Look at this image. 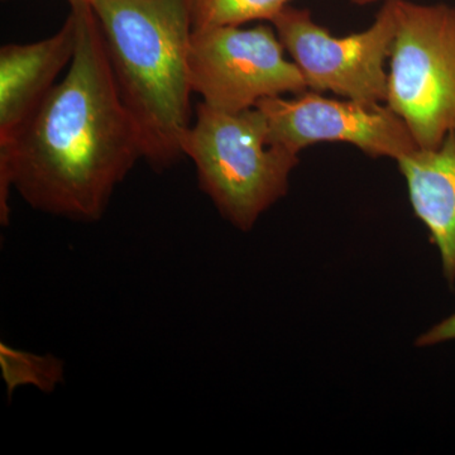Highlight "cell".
Returning <instances> with one entry per match:
<instances>
[{
	"instance_id": "obj_1",
	"label": "cell",
	"mask_w": 455,
	"mask_h": 455,
	"mask_svg": "<svg viewBox=\"0 0 455 455\" xmlns=\"http://www.w3.org/2000/svg\"><path fill=\"white\" fill-rule=\"evenodd\" d=\"M77 40L57 83L16 136L0 145V221L7 227L12 188L31 208L94 223L140 160L142 132L123 103L92 5L71 8Z\"/></svg>"
},
{
	"instance_id": "obj_8",
	"label": "cell",
	"mask_w": 455,
	"mask_h": 455,
	"mask_svg": "<svg viewBox=\"0 0 455 455\" xmlns=\"http://www.w3.org/2000/svg\"><path fill=\"white\" fill-rule=\"evenodd\" d=\"M73 12L50 37L0 49V145L9 142L70 66L76 47Z\"/></svg>"
},
{
	"instance_id": "obj_6",
	"label": "cell",
	"mask_w": 455,
	"mask_h": 455,
	"mask_svg": "<svg viewBox=\"0 0 455 455\" xmlns=\"http://www.w3.org/2000/svg\"><path fill=\"white\" fill-rule=\"evenodd\" d=\"M272 26L286 52L301 71L307 89L359 103L385 104L396 20L392 0L364 31L335 37L317 25L309 9L287 5Z\"/></svg>"
},
{
	"instance_id": "obj_3",
	"label": "cell",
	"mask_w": 455,
	"mask_h": 455,
	"mask_svg": "<svg viewBox=\"0 0 455 455\" xmlns=\"http://www.w3.org/2000/svg\"><path fill=\"white\" fill-rule=\"evenodd\" d=\"M181 149L196 166L200 190L243 232L286 196L300 161L295 152L269 143L267 121L259 108L224 112L203 101Z\"/></svg>"
},
{
	"instance_id": "obj_7",
	"label": "cell",
	"mask_w": 455,
	"mask_h": 455,
	"mask_svg": "<svg viewBox=\"0 0 455 455\" xmlns=\"http://www.w3.org/2000/svg\"><path fill=\"white\" fill-rule=\"evenodd\" d=\"M256 107L267 121L269 143L298 155L316 143L340 142L397 163L419 149L405 122L386 104L339 100L307 90L292 98L263 99Z\"/></svg>"
},
{
	"instance_id": "obj_13",
	"label": "cell",
	"mask_w": 455,
	"mask_h": 455,
	"mask_svg": "<svg viewBox=\"0 0 455 455\" xmlns=\"http://www.w3.org/2000/svg\"><path fill=\"white\" fill-rule=\"evenodd\" d=\"M71 8L79 7V5L90 4V0H68Z\"/></svg>"
},
{
	"instance_id": "obj_5",
	"label": "cell",
	"mask_w": 455,
	"mask_h": 455,
	"mask_svg": "<svg viewBox=\"0 0 455 455\" xmlns=\"http://www.w3.org/2000/svg\"><path fill=\"white\" fill-rule=\"evenodd\" d=\"M274 26L193 29L188 74L203 103L224 112L251 109L263 99L298 95L307 85Z\"/></svg>"
},
{
	"instance_id": "obj_9",
	"label": "cell",
	"mask_w": 455,
	"mask_h": 455,
	"mask_svg": "<svg viewBox=\"0 0 455 455\" xmlns=\"http://www.w3.org/2000/svg\"><path fill=\"white\" fill-rule=\"evenodd\" d=\"M418 220L438 250L442 271L455 283V131L435 148L416 149L397 161Z\"/></svg>"
},
{
	"instance_id": "obj_14",
	"label": "cell",
	"mask_w": 455,
	"mask_h": 455,
	"mask_svg": "<svg viewBox=\"0 0 455 455\" xmlns=\"http://www.w3.org/2000/svg\"><path fill=\"white\" fill-rule=\"evenodd\" d=\"M352 3H355V4L364 5L370 4V3L377 2V0H350Z\"/></svg>"
},
{
	"instance_id": "obj_12",
	"label": "cell",
	"mask_w": 455,
	"mask_h": 455,
	"mask_svg": "<svg viewBox=\"0 0 455 455\" xmlns=\"http://www.w3.org/2000/svg\"><path fill=\"white\" fill-rule=\"evenodd\" d=\"M453 340H455V313L440 320L423 334L419 335L415 344L419 348H427V347L439 346Z\"/></svg>"
},
{
	"instance_id": "obj_10",
	"label": "cell",
	"mask_w": 455,
	"mask_h": 455,
	"mask_svg": "<svg viewBox=\"0 0 455 455\" xmlns=\"http://www.w3.org/2000/svg\"><path fill=\"white\" fill-rule=\"evenodd\" d=\"M0 372L7 388L8 401L23 386L52 394L65 383V362L52 355H35L0 343Z\"/></svg>"
},
{
	"instance_id": "obj_2",
	"label": "cell",
	"mask_w": 455,
	"mask_h": 455,
	"mask_svg": "<svg viewBox=\"0 0 455 455\" xmlns=\"http://www.w3.org/2000/svg\"><path fill=\"white\" fill-rule=\"evenodd\" d=\"M123 103L145 140L156 171L184 157L191 125L187 0H90Z\"/></svg>"
},
{
	"instance_id": "obj_11",
	"label": "cell",
	"mask_w": 455,
	"mask_h": 455,
	"mask_svg": "<svg viewBox=\"0 0 455 455\" xmlns=\"http://www.w3.org/2000/svg\"><path fill=\"white\" fill-rule=\"evenodd\" d=\"M291 0H187L193 29L272 22Z\"/></svg>"
},
{
	"instance_id": "obj_4",
	"label": "cell",
	"mask_w": 455,
	"mask_h": 455,
	"mask_svg": "<svg viewBox=\"0 0 455 455\" xmlns=\"http://www.w3.org/2000/svg\"><path fill=\"white\" fill-rule=\"evenodd\" d=\"M396 31L386 106L405 122L419 148L455 131V8L392 0Z\"/></svg>"
}]
</instances>
